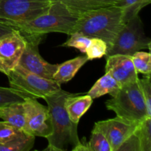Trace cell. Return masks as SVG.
Returning a JSON list of instances; mask_svg holds the SVG:
<instances>
[{
  "label": "cell",
  "instance_id": "1",
  "mask_svg": "<svg viewBox=\"0 0 151 151\" xmlns=\"http://www.w3.org/2000/svg\"><path fill=\"white\" fill-rule=\"evenodd\" d=\"M72 94L60 89L44 97L51 116L52 133L47 138L48 146L44 150L66 151L74 148L81 142L78 125L72 122L65 109V100Z\"/></svg>",
  "mask_w": 151,
  "mask_h": 151
},
{
  "label": "cell",
  "instance_id": "2",
  "mask_svg": "<svg viewBox=\"0 0 151 151\" xmlns=\"http://www.w3.org/2000/svg\"><path fill=\"white\" fill-rule=\"evenodd\" d=\"M124 24L121 8L112 5L80 15L70 35L78 32L90 38H100L109 49Z\"/></svg>",
  "mask_w": 151,
  "mask_h": 151
},
{
  "label": "cell",
  "instance_id": "3",
  "mask_svg": "<svg viewBox=\"0 0 151 151\" xmlns=\"http://www.w3.org/2000/svg\"><path fill=\"white\" fill-rule=\"evenodd\" d=\"M79 16L60 1H52L48 10L29 22L16 27L24 34L45 35L60 32L70 35Z\"/></svg>",
  "mask_w": 151,
  "mask_h": 151
},
{
  "label": "cell",
  "instance_id": "4",
  "mask_svg": "<svg viewBox=\"0 0 151 151\" xmlns=\"http://www.w3.org/2000/svg\"><path fill=\"white\" fill-rule=\"evenodd\" d=\"M106 106L116 116L136 123L151 117L147 115L138 80L121 86L117 94L106 102Z\"/></svg>",
  "mask_w": 151,
  "mask_h": 151
},
{
  "label": "cell",
  "instance_id": "5",
  "mask_svg": "<svg viewBox=\"0 0 151 151\" xmlns=\"http://www.w3.org/2000/svg\"><path fill=\"white\" fill-rule=\"evenodd\" d=\"M151 41L145 35L142 22L137 15L125 23L112 45L106 52V56L124 55L132 56L137 52L150 50Z\"/></svg>",
  "mask_w": 151,
  "mask_h": 151
},
{
  "label": "cell",
  "instance_id": "6",
  "mask_svg": "<svg viewBox=\"0 0 151 151\" xmlns=\"http://www.w3.org/2000/svg\"><path fill=\"white\" fill-rule=\"evenodd\" d=\"M50 0H0V23L16 29L48 10Z\"/></svg>",
  "mask_w": 151,
  "mask_h": 151
},
{
  "label": "cell",
  "instance_id": "7",
  "mask_svg": "<svg viewBox=\"0 0 151 151\" xmlns=\"http://www.w3.org/2000/svg\"><path fill=\"white\" fill-rule=\"evenodd\" d=\"M10 87L32 98L43 99L61 89L60 85L53 80L47 79L16 66L8 75Z\"/></svg>",
  "mask_w": 151,
  "mask_h": 151
},
{
  "label": "cell",
  "instance_id": "8",
  "mask_svg": "<svg viewBox=\"0 0 151 151\" xmlns=\"http://www.w3.org/2000/svg\"><path fill=\"white\" fill-rule=\"evenodd\" d=\"M23 35L26 40V46L21 56L19 65L38 76L52 80L59 64H52L46 61L40 55L38 45L44 35L24 33Z\"/></svg>",
  "mask_w": 151,
  "mask_h": 151
},
{
  "label": "cell",
  "instance_id": "9",
  "mask_svg": "<svg viewBox=\"0 0 151 151\" xmlns=\"http://www.w3.org/2000/svg\"><path fill=\"white\" fill-rule=\"evenodd\" d=\"M25 112V132L34 137L47 138L52 133L51 116L48 107L37 99L28 97L23 102Z\"/></svg>",
  "mask_w": 151,
  "mask_h": 151
},
{
  "label": "cell",
  "instance_id": "10",
  "mask_svg": "<svg viewBox=\"0 0 151 151\" xmlns=\"http://www.w3.org/2000/svg\"><path fill=\"white\" fill-rule=\"evenodd\" d=\"M25 46L24 35L17 29L0 38V72L7 75L19 65Z\"/></svg>",
  "mask_w": 151,
  "mask_h": 151
},
{
  "label": "cell",
  "instance_id": "11",
  "mask_svg": "<svg viewBox=\"0 0 151 151\" xmlns=\"http://www.w3.org/2000/svg\"><path fill=\"white\" fill-rule=\"evenodd\" d=\"M139 123L131 122L123 118H115L98 121L94 127L98 128L109 142L111 151H117L121 145L137 130Z\"/></svg>",
  "mask_w": 151,
  "mask_h": 151
},
{
  "label": "cell",
  "instance_id": "12",
  "mask_svg": "<svg viewBox=\"0 0 151 151\" xmlns=\"http://www.w3.org/2000/svg\"><path fill=\"white\" fill-rule=\"evenodd\" d=\"M106 73L109 74L120 86L138 80V72L131 56L113 55L106 56Z\"/></svg>",
  "mask_w": 151,
  "mask_h": 151
},
{
  "label": "cell",
  "instance_id": "13",
  "mask_svg": "<svg viewBox=\"0 0 151 151\" xmlns=\"http://www.w3.org/2000/svg\"><path fill=\"white\" fill-rule=\"evenodd\" d=\"M93 103V99L88 94L78 96L72 94L65 100V109L69 119L74 123L78 124L80 119L87 112Z\"/></svg>",
  "mask_w": 151,
  "mask_h": 151
},
{
  "label": "cell",
  "instance_id": "14",
  "mask_svg": "<svg viewBox=\"0 0 151 151\" xmlns=\"http://www.w3.org/2000/svg\"><path fill=\"white\" fill-rule=\"evenodd\" d=\"M87 61H88V59L86 55L78 56L63 62L61 64H59L57 70L53 75L52 80L59 85L69 82Z\"/></svg>",
  "mask_w": 151,
  "mask_h": 151
},
{
  "label": "cell",
  "instance_id": "15",
  "mask_svg": "<svg viewBox=\"0 0 151 151\" xmlns=\"http://www.w3.org/2000/svg\"><path fill=\"white\" fill-rule=\"evenodd\" d=\"M60 1L72 13L80 16L86 12L115 5L120 0H50Z\"/></svg>",
  "mask_w": 151,
  "mask_h": 151
},
{
  "label": "cell",
  "instance_id": "16",
  "mask_svg": "<svg viewBox=\"0 0 151 151\" xmlns=\"http://www.w3.org/2000/svg\"><path fill=\"white\" fill-rule=\"evenodd\" d=\"M0 119L25 131V112L23 102L13 103L0 107Z\"/></svg>",
  "mask_w": 151,
  "mask_h": 151
},
{
  "label": "cell",
  "instance_id": "17",
  "mask_svg": "<svg viewBox=\"0 0 151 151\" xmlns=\"http://www.w3.org/2000/svg\"><path fill=\"white\" fill-rule=\"evenodd\" d=\"M120 88L121 86L114 78H112L109 74L106 73V75L97 80L87 94L93 100L99 98L105 94H110L111 97H114Z\"/></svg>",
  "mask_w": 151,
  "mask_h": 151
},
{
  "label": "cell",
  "instance_id": "18",
  "mask_svg": "<svg viewBox=\"0 0 151 151\" xmlns=\"http://www.w3.org/2000/svg\"><path fill=\"white\" fill-rule=\"evenodd\" d=\"M35 137L24 131L13 139L0 144V151H29L33 147Z\"/></svg>",
  "mask_w": 151,
  "mask_h": 151
},
{
  "label": "cell",
  "instance_id": "19",
  "mask_svg": "<svg viewBox=\"0 0 151 151\" xmlns=\"http://www.w3.org/2000/svg\"><path fill=\"white\" fill-rule=\"evenodd\" d=\"M151 0H120L115 5L120 7L124 23L139 15L140 10L150 4Z\"/></svg>",
  "mask_w": 151,
  "mask_h": 151
},
{
  "label": "cell",
  "instance_id": "20",
  "mask_svg": "<svg viewBox=\"0 0 151 151\" xmlns=\"http://www.w3.org/2000/svg\"><path fill=\"white\" fill-rule=\"evenodd\" d=\"M135 133L139 140L140 151H151V117L140 122Z\"/></svg>",
  "mask_w": 151,
  "mask_h": 151
},
{
  "label": "cell",
  "instance_id": "21",
  "mask_svg": "<svg viewBox=\"0 0 151 151\" xmlns=\"http://www.w3.org/2000/svg\"><path fill=\"white\" fill-rule=\"evenodd\" d=\"M134 67L137 72L145 75H150L151 73V55L150 52L138 51L131 56Z\"/></svg>",
  "mask_w": 151,
  "mask_h": 151
},
{
  "label": "cell",
  "instance_id": "22",
  "mask_svg": "<svg viewBox=\"0 0 151 151\" xmlns=\"http://www.w3.org/2000/svg\"><path fill=\"white\" fill-rule=\"evenodd\" d=\"M88 145L90 151H111L107 139L98 128L94 126Z\"/></svg>",
  "mask_w": 151,
  "mask_h": 151
},
{
  "label": "cell",
  "instance_id": "23",
  "mask_svg": "<svg viewBox=\"0 0 151 151\" xmlns=\"http://www.w3.org/2000/svg\"><path fill=\"white\" fill-rule=\"evenodd\" d=\"M28 97H29L14 88L0 86V107L13 103L24 102Z\"/></svg>",
  "mask_w": 151,
  "mask_h": 151
},
{
  "label": "cell",
  "instance_id": "24",
  "mask_svg": "<svg viewBox=\"0 0 151 151\" xmlns=\"http://www.w3.org/2000/svg\"><path fill=\"white\" fill-rule=\"evenodd\" d=\"M108 46L103 40L98 38H91V43L87 49L86 54L88 60L101 58L106 55Z\"/></svg>",
  "mask_w": 151,
  "mask_h": 151
},
{
  "label": "cell",
  "instance_id": "25",
  "mask_svg": "<svg viewBox=\"0 0 151 151\" xmlns=\"http://www.w3.org/2000/svg\"><path fill=\"white\" fill-rule=\"evenodd\" d=\"M91 38L90 37L75 32V33L70 35V38L66 42L63 43L62 46L67 47H74V48L78 49L81 52L86 53L90 43H91Z\"/></svg>",
  "mask_w": 151,
  "mask_h": 151
},
{
  "label": "cell",
  "instance_id": "26",
  "mask_svg": "<svg viewBox=\"0 0 151 151\" xmlns=\"http://www.w3.org/2000/svg\"><path fill=\"white\" fill-rule=\"evenodd\" d=\"M24 132V131L22 130L19 129L4 121L0 122V144L7 142L20 136Z\"/></svg>",
  "mask_w": 151,
  "mask_h": 151
},
{
  "label": "cell",
  "instance_id": "27",
  "mask_svg": "<svg viewBox=\"0 0 151 151\" xmlns=\"http://www.w3.org/2000/svg\"><path fill=\"white\" fill-rule=\"evenodd\" d=\"M138 83L142 94L143 99L145 103L147 113L151 116V81L150 75H145L142 79H138Z\"/></svg>",
  "mask_w": 151,
  "mask_h": 151
},
{
  "label": "cell",
  "instance_id": "28",
  "mask_svg": "<svg viewBox=\"0 0 151 151\" xmlns=\"http://www.w3.org/2000/svg\"><path fill=\"white\" fill-rule=\"evenodd\" d=\"M140 151V144L138 137L134 132L119 147L117 151Z\"/></svg>",
  "mask_w": 151,
  "mask_h": 151
},
{
  "label": "cell",
  "instance_id": "29",
  "mask_svg": "<svg viewBox=\"0 0 151 151\" xmlns=\"http://www.w3.org/2000/svg\"><path fill=\"white\" fill-rule=\"evenodd\" d=\"M15 29L14 27L9 25L4 24L0 23V38L2 37L3 35H7V34L10 33V32H13Z\"/></svg>",
  "mask_w": 151,
  "mask_h": 151
},
{
  "label": "cell",
  "instance_id": "30",
  "mask_svg": "<svg viewBox=\"0 0 151 151\" xmlns=\"http://www.w3.org/2000/svg\"><path fill=\"white\" fill-rule=\"evenodd\" d=\"M72 151H90L89 147H88V142H86V140L83 139V141L80 142L79 144L72 149Z\"/></svg>",
  "mask_w": 151,
  "mask_h": 151
}]
</instances>
